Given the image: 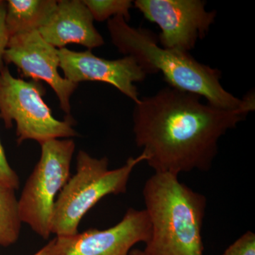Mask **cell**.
Here are the masks:
<instances>
[{"label":"cell","instance_id":"3","mask_svg":"<svg viewBox=\"0 0 255 255\" xmlns=\"http://www.w3.org/2000/svg\"><path fill=\"white\" fill-rule=\"evenodd\" d=\"M142 195L151 226L146 255H204L205 196L178 175L158 172L147 179Z\"/></svg>","mask_w":255,"mask_h":255},{"label":"cell","instance_id":"15","mask_svg":"<svg viewBox=\"0 0 255 255\" xmlns=\"http://www.w3.org/2000/svg\"><path fill=\"white\" fill-rule=\"evenodd\" d=\"M222 255H255V234L247 231L225 251Z\"/></svg>","mask_w":255,"mask_h":255},{"label":"cell","instance_id":"8","mask_svg":"<svg viewBox=\"0 0 255 255\" xmlns=\"http://www.w3.org/2000/svg\"><path fill=\"white\" fill-rule=\"evenodd\" d=\"M151 226L145 210L130 208L120 222L105 230H87L49 242L46 255H128L137 243L150 238Z\"/></svg>","mask_w":255,"mask_h":255},{"label":"cell","instance_id":"12","mask_svg":"<svg viewBox=\"0 0 255 255\" xmlns=\"http://www.w3.org/2000/svg\"><path fill=\"white\" fill-rule=\"evenodd\" d=\"M55 0H8L6 1V28L9 38L38 31L56 7Z\"/></svg>","mask_w":255,"mask_h":255},{"label":"cell","instance_id":"18","mask_svg":"<svg viewBox=\"0 0 255 255\" xmlns=\"http://www.w3.org/2000/svg\"><path fill=\"white\" fill-rule=\"evenodd\" d=\"M50 244L49 243L48 244L46 245L44 247L41 248L39 251H37L36 253H35L33 255H46L47 253H48V249H49Z\"/></svg>","mask_w":255,"mask_h":255},{"label":"cell","instance_id":"17","mask_svg":"<svg viewBox=\"0 0 255 255\" xmlns=\"http://www.w3.org/2000/svg\"><path fill=\"white\" fill-rule=\"evenodd\" d=\"M6 1L0 0V70L4 67V54L9 41L6 26Z\"/></svg>","mask_w":255,"mask_h":255},{"label":"cell","instance_id":"9","mask_svg":"<svg viewBox=\"0 0 255 255\" xmlns=\"http://www.w3.org/2000/svg\"><path fill=\"white\" fill-rule=\"evenodd\" d=\"M4 63L14 65L25 78L48 84L57 95L61 110L70 114V99L78 85L60 75L59 49L47 43L38 31L11 37Z\"/></svg>","mask_w":255,"mask_h":255},{"label":"cell","instance_id":"19","mask_svg":"<svg viewBox=\"0 0 255 255\" xmlns=\"http://www.w3.org/2000/svg\"><path fill=\"white\" fill-rule=\"evenodd\" d=\"M128 255H146L143 251L139 249H132Z\"/></svg>","mask_w":255,"mask_h":255},{"label":"cell","instance_id":"6","mask_svg":"<svg viewBox=\"0 0 255 255\" xmlns=\"http://www.w3.org/2000/svg\"><path fill=\"white\" fill-rule=\"evenodd\" d=\"M41 147L39 160L18 200V211L21 222L46 240L52 234L55 198L70 177L75 143L73 139H53Z\"/></svg>","mask_w":255,"mask_h":255},{"label":"cell","instance_id":"7","mask_svg":"<svg viewBox=\"0 0 255 255\" xmlns=\"http://www.w3.org/2000/svg\"><path fill=\"white\" fill-rule=\"evenodd\" d=\"M203 0H136L134 6L160 28L159 46L189 53L207 35L216 11L206 9Z\"/></svg>","mask_w":255,"mask_h":255},{"label":"cell","instance_id":"16","mask_svg":"<svg viewBox=\"0 0 255 255\" xmlns=\"http://www.w3.org/2000/svg\"><path fill=\"white\" fill-rule=\"evenodd\" d=\"M19 177L9 165L0 140V185L16 190L19 187Z\"/></svg>","mask_w":255,"mask_h":255},{"label":"cell","instance_id":"4","mask_svg":"<svg viewBox=\"0 0 255 255\" xmlns=\"http://www.w3.org/2000/svg\"><path fill=\"white\" fill-rule=\"evenodd\" d=\"M145 159L141 152L136 157H129L122 167L110 169L107 157L96 158L85 151H79L76 173L69 178L55 199L52 234H77L84 216L97 203L107 196L127 192L132 170Z\"/></svg>","mask_w":255,"mask_h":255},{"label":"cell","instance_id":"10","mask_svg":"<svg viewBox=\"0 0 255 255\" xmlns=\"http://www.w3.org/2000/svg\"><path fill=\"white\" fill-rule=\"evenodd\" d=\"M59 58L60 68L69 81L78 85L86 81L110 84L134 103L140 101L135 83L143 82L148 73L134 57L107 60L90 50L77 52L63 48L59 49Z\"/></svg>","mask_w":255,"mask_h":255},{"label":"cell","instance_id":"13","mask_svg":"<svg viewBox=\"0 0 255 255\" xmlns=\"http://www.w3.org/2000/svg\"><path fill=\"white\" fill-rule=\"evenodd\" d=\"M14 189L0 185V246L9 247L17 242L21 222Z\"/></svg>","mask_w":255,"mask_h":255},{"label":"cell","instance_id":"14","mask_svg":"<svg viewBox=\"0 0 255 255\" xmlns=\"http://www.w3.org/2000/svg\"><path fill=\"white\" fill-rule=\"evenodd\" d=\"M95 21H105L117 16H122L126 21L130 19V0H83Z\"/></svg>","mask_w":255,"mask_h":255},{"label":"cell","instance_id":"11","mask_svg":"<svg viewBox=\"0 0 255 255\" xmlns=\"http://www.w3.org/2000/svg\"><path fill=\"white\" fill-rule=\"evenodd\" d=\"M94 21L90 10L81 0H60L38 31L47 43L58 49L75 43L91 50L105 44Z\"/></svg>","mask_w":255,"mask_h":255},{"label":"cell","instance_id":"2","mask_svg":"<svg viewBox=\"0 0 255 255\" xmlns=\"http://www.w3.org/2000/svg\"><path fill=\"white\" fill-rule=\"evenodd\" d=\"M107 28L120 53L134 57L148 74L162 73L169 86L201 96L218 108L248 112L243 100L222 86L218 69L199 63L189 53L162 48L152 31L132 27L123 16L110 18Z\"/></svg>","mask_w":255,"mask_h":255},{"label":"cell","instance_id":"5","mask_svg":"<svg viewBox=\"0 0 255 255\" xmlns=\"http://www.w3.org/2000/svg\"><path fill=\"white\" fill-rule=\"evenodd\" d=\"M44 94L39 81L14 78L7 66L0 70V119L6 128L12 127L15 122L18 145L27 140L41 145L53 139L78 135L70 116L63 121L53 117L43 100Z\"/></svg>","mask_w":255,"mask_h":255},{"label":"cell","instance_id":"1","mask_svg":"<svg viewBox=\"0 0 255 255\" xmlns=\"http://www.w3.org/2000/svg\"><path fill=\"white\" fill-rule=\"evenodd\" d=\"M201 99L167 85L135 104V143L155 172H207L219 152L220 139L249 114L218 108Z\"/></svg>","mask_w":255,"mask_h":255}]
</instances>
